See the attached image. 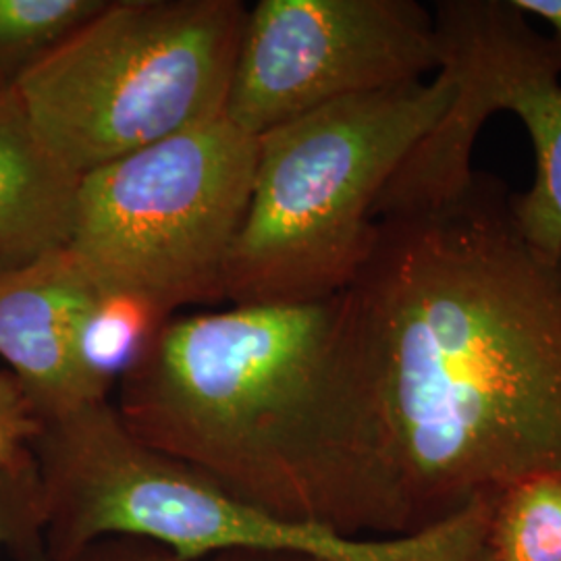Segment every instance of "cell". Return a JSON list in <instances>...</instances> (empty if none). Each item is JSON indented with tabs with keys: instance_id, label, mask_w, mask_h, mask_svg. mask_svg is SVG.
<instances>
[{
	"instance_id": "14",
	"label": "cell",
	"mask_w": 561,
	"mask_h": 561,
	"mask_svg": "<svg viewBox=\"0 0 561 561\" xmlns=\"http://www.w3.org/2000/svg\"><path fill=\"white\" fill-rule=\"evenodd\" d=\"M46 516L34 456L0 468V549L18 561H48Z\"/></svg>"
},
{
	"instance_id": "5",
	"label": "cell",
	"mask_w": 561,
	"mask_h": 561,
	"mask_svg": "<svg viewBox=\"0 0 561 561\" xmlns=\"http://www.w3.org/2000/svg\"><path fill=\"white\" fill-rule=\"evenodd\" d=\"M248 7L108 0L15 92L76 178L225 115Z\"/></svg>"
},
{
	"instance_id": "4",
	"label": "cell",
	"mask_w": 561,
	"mask_h": 561,
	"mask_svg": "<svg viewBox=\"0 0 561 561\" xmlns=\"http://www.w3.org/2000/svg\"><path fill=\"white\" fill-rule=\"evenodd\" d=\"M451 99L454 83L437 71L331 102L259 136L222 300L262 306L341 294L373 248L385 185Z\"/></svg>"
},
{
	"instance_id": "7",
	"label": "cell",
	"mask_w": 561,
	"mask_h": 561,
	"mask_svg": "<svg viewBox=\"0 0 561 561\" xmlns=\"http://www.w3.org/2000/svg\"><path fill=\"white\" fill-rule=\"evenodd\" d=\"M439 71L454 99L403 159L375 206V219L426 208L461 192L472 150L495 113L516 115L535 152V180L512 192L524 240L561 252V44L545 36L514 0H442L433 9Z\"/></svg>"
},
{
	"instance_id": "2",
	"label": "cell",
	"mask_w": 561,
	"mask_h": 561,
	"mask_svg": "<svg viewBox=\"0 0 561 561\" xmlns=\"http://www.w3.org/2000/svg\"><path fill=\"white\" fill-rule=\"evenodd\" d=\"M340 294L169 319L119 379L138 442L275 518L331 530L345 451Z\"/></svg>"
},
{
	"instance_id": "1",
	"label": "cell",
	"mask_w": 561,
	"mask_h": 561,
	"mask_svg": "<svg viewBox=\"0 0 561 561\" xmlns=\"http://www.w3.org/2000/svg\"><path fill=\"white\" fill-rule=\"evenodd\" d=\"M493 173L377 219L340 294L364 530L408 537L561 477V252L524 240Z\"/></svg>"
},
{
	"instance_id": "8",
	"label": "cell",
	"mask_w": 561,
	"mask_h": 561,
	"mask_svg": "<svg viewBox=\"0 0 561 561\" xmlns=\"http://www.w3.org/2000/svg\"><path fill=\"white\" fill-rule=\"evenodd\" d=\"M433 71L435 18L416 0H261L245 11L225 119L259 138Z\"/></svg>"
},
{
	"instance_id": "12",
	"label": "cell",
	"mask_w": 561,
	"mask_h": 561,
	"mask_svg": "<svg viewBox=\"0 0 561 561\" xmlns=\"http://www.w3.org/2000/svg\"><path fill=\"white\" fill-rule=\"evenodd\" d=\"M108 0H0V90H15L41 60Z\"/></svg>"
},
{
	"instance_id": "11",
	"label": "cell",
	"mask_w": 561,
	"mask_h": 561,
	"mask_svg": "<svg viewBox=\"0 0 561 561\" xmlns=\"http://www.w3.org/2000/svg\"><path fill=\"white\" fill-rule=\"evenodd\" d=\"M167 321L150 301L134 294L102 289L78 335L83 368L106 387H113L140 360Z\"/></svg>"
},
{
	"instance_id": "10",
	"label": "cell",
	"mask_w": 561,
	"mask_h": 561,
	"mask_svg": "<svg viewBox=\"0 0 561 561\" xmlns=\"http://www.w3.org/2000/svg\"><path fill=\"white\" fill-rule=\"evenodd\" d=\"M78 181L44 146L15 90H0V273L69 241Z\"/></svg>"
},
{
	"instance_id": "13",
	"label": "cell",
	"mask_w": 561,
	"mask_h": 561,
	"mask_svg": "<svg viewBox=\"0 0 561 561\" xmlns=\"http://www.w3.org/2000/svg\"><path fill=\"white\" fill-rule=\"evenodd\" d=\"M489 549L493 561H561V477H535L500 493Z\"/></svg>"
},
{
	"instance_id": "15",
	"label": "cell",
	"mask_w": 561,
	"mask_h": 561,
	"mask_svg": "<svg viewBox=\"0 0 561 561\" xmlns=\"http://www.w3.org/2000/svg\"><path fill=\"white\" fill-rule=\"evenodd\" d=\"M60 561H319L301 556L262 551H221L210 556H183L159 541L134 535H108L88 542L73 556Z\"/></svg>"
},
{
	"instance_id": "16",
	"label": "cell",
	"mask_w": 561,
	"mask_h": 561,
	"mask_svg": "<svg viewBox=\"0 0 561 561\" xmlns=\"http://www.w3.org/2000/svg\"><path fill=\"white\" fill-rule=\"evenodd\" d=\"M41 419L34 412L20 381L9 373H0V468L11 466L32 454V442L38 435Z\"/></svg>"
},
{
	"instance_id": "9",
	"label": "cell",
	"mask_w": 561,
	"mask_h": 561,
	"mask_svg": "<svg viewBox=\"0 0 561 561\" xmlns=\"http://www.w3.org/2000/svg\"><path fill=\"white\" fill-rule=\"evenodd\" d=\"M99 283L67 248L0 273V358L41 421L108 400L80 360L78 335Z\"/></svg>"
},
{
	"instance_id": "17",
	"label": "cell",
	"mask_w": 561,
	"mask_h": 561,
	"mask_svg": "<svg viewBox=\"0 0 561 561\" xmlns=\"http://www.w3.org/2000/svg\"><path fill=\"white\" fill-rule=\"evenodd\" d=\"M528 20L549 27V36L561 44V0H514Z\"/></svg>"
},
{
	"instance_id": "6",
	"label": "cell",
	"mask_w": 561,
	"mask_h": 561,
	"mask_svg": "<svg viewBox=\"0 0 561 561\" xmlns=\"http://www.w3.org/2000/svg\"><path fill=\"white\" fill-rule=\"evenodd\" d=\"M254 169L256 138L225 115L102 164L78 181L67 248L101 289L167 319L222 301Z\"/></svg>"
},
{
	"instance_id": "3",
	"label": "cell",
	"mask_w": 561,
	"mask_h": 561,
	"mask_svg": "<svg viewBox=\"0 0 561 561\" xmlns=\"http://www.w3.org/2000/svg\"><path fill=\"white\" fill-rule=\"evenodd\" d=\"M30 449L48 561L108 535L146 537L192 558L262 551L319 561H493L491 500L416 535L350 539L280 520L229 495L198 470L138 442L108 400L41 421Z\"/></svg>"
}]
</instances>
